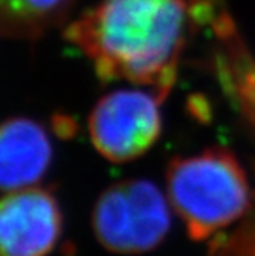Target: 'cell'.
I'll return each mask as SVG.
<instances>
[{
    "label": "cell",
    "instance_id": "1",
    "mask_svg": "<svg viewBox=\"0 0 255 256\" xmlns=\"http://www.w3.org/2000/svg\"><path fill=\"white\" fill-rule=\"evenodd\" d=\"M198 0H100L66 30L103 82L151 88L163 102L171 92Z\"/></svg>",
    "mask_w": 255,
    "mask_h": 256
},
{
    "label": "cell",
    "instance_id": "2",
    "mask_svg": "<svg viewBox=\"0 0 255 256\" xmlns=\"http://www.w3.org/2000/svg\"><path fill=\"white\" fill-rule=\"evenodd\" d=\"M252 195L244 166L226 148L175 156L166 168V196L194 241L232 228L247 214Z\"/></svg>",
    "mask_w": 255,
    "mask_h": 256
},
{
    "label": "cell",
    "instance_id": "3",
    "mask_svg": "<svg viewBox=\"0 0 255 256\" xmlns=\"http://www.w3.org/2000/svg\"><path fill=\"white\" fill-rule=\"evenodd\" d=\"M169 200L152 181L131 178L100 194L91 215L92 232L106 250L143 254L163 242L171 228Z\"/></svg>",
    "mask_w": 255,
    "mask_h": 256
},
{
    "label": "cell",
    "instance_id": "4",
    "mask_svg": "<svg viewBox=\"0 0 255 256\" xmlns=\"http://www.w3.org/2000/svg\"><path fill=\"white\" fill-rule=\"evenodd\" d=\"M161 100L143 89H117L92 108L88 130L92 146L111 162H129L143 156L163 129Z\"/></svg>",
    "mask_w": 255,
    "mask_h": 256
},
{
    "label": "cell",
    "instance_id": "5",
    "mask_svg": "<svg viewBox=\"0 0 255 256\" xmlns=\"http://www.w3.org/2000/svg\"><path fill=\"white\" fill-rule=\"evenodd\" d=\"M62 232V208L50 190L28 188L0 200V256H48Z\"/></svg>",
    "mask_w": 255,
    "mask_h": 256
},
{
    "label": "cell",
    "instance_id": "6",
    "mask_svg": "<svg viewBox=\"0 0 255 256\" xmlns=\"http://www.w3.org/2000/svg\"><path fill=\"white\" fill-rule=\"evenodd\" d=\"M53 143L46 129L31 118L0 123V190L16 192L34 186L48 172Z\"/></svg>",
    "mask_w": 255,
    "mask_h": 256
},
{
    "label": "cell",
    "instance_id": "7",
    "mask_svg": "<svg viewBox=\"0 0 255 256\" xmlns=\"http://www.w3.org/2000/svg\"><path fill=\"white\" fill-rule=\"evenodd\" d=\"M74 0H0V36L39 38L60 25Z\"/></svg>",
    "mask_w": 255,
    "mask_h": 256
},
{
    "label": "cell",
    "instance_id": "8",
    "mask_svg": "<svg viewBox=\"0 0 255 256\" xmlns=\"http://www.w3.org/2000/svg\"><path fill=\"white\" fill-rule=\"evenodd\" d=\"M255 180V161H253ZM207 256H255V182L252 202L244 218L214 238Z\"/></svg>",
    "mask_w": 255,
    "mask_h": 256
}]
</instances>
